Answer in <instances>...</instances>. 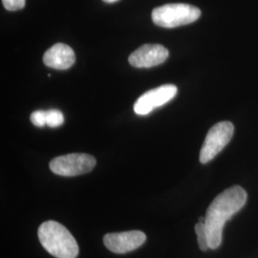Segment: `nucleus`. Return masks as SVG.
Here are the masks:
<instances>
[{
    "label": "nucleus",
    "mask_w": 258,
    "mask_h": 258,
    "mask_svg": "<svg viewBox=\"0 0 258 258\" xmlns=\"http://www.w3.org/2000/svg\"><path fill=\"white\" fill-rule=\"evenodd\" d=\"M246 202L247 192L239 185L231 186L215 197L205 216L210 249L220 247L222 232L226 222L239 212Z\"/></svg>",
    "instance_id": "obj_1"
},
{
    "label": "nucleus",
    "mask_w": 258,
    "mask_h": 258,
    "mask_svg": "<svg viewBox=\"0 0 258 258\" xmlns=\"http://www.w3.org/2000/svg\"><path fill=\"white\" fill-rule=\"evenodd\" d=\"M38 239L42 247L55 258H76L79 254V246L64 226L49 220L38 228Z\"/></svg>",
    "instance_id": "obj_2"
},
{
    "label": "nucleus",
    "mask_w": 258,
    "mask_h": 258,
    "mask_svg": "<svg viewBox=\"0 0 258 258\" xmlns=\"http://www.w3.org/2000/svg\"><path fill=\"white\" fill-rule=\"evenodd\" d=\"M199 8L184 3H171L152 11L151 18L157 26L175 28L190 24L200 18Z\"/></svg>",
    "instance_id": "obj_3"
},
{
    "label": "nucleus",
    "mask_w": 258,
    "mask_h": 258,
    "mask_svg": "<svg viewBox=\"0 0 258 258\" xmlns=\"http://www.w3.org/2000/svg\"><path fill=\"white\" fill-rule=\"evenodd\" d=\"M234 126L231 121H220L213 125L207 134L200 152V162H211L231 142Z\"/></svg>",
    "instance_id": "obj_4"
},
{
    "label": "nucleus",
    "mask_w": 258,
    "mask_h": 258,
    "mask_svg": "<svg viewBox=\"0 0 258 258\" xmlns=\"http://www.w3.org/2000/svg\"><path fill=\"white\" fill-rule=\"evenodd\" d=\"M96 159L85 153H72L55 157L50 162V169L57 175L72 177L88 173L96 166Z\"/></svg>",
    "instance_id": "obj_5"
},
{
    "label": "nucleus",
    "mask_w": 258,
    "mask_h": 258,
    "mask_svg": "<svg viewBox=\"0 0 258 258\" xmlns=\"http://www.w3.org/2000/svg\"><path fill=\"white\" fill-rule=\"evenodd\" d=\"M177 87L173 84H165L143 94L134 104L137 115H148L157 107L171 101L177 94Z\"/></svg>",
    "instance_id": "obj_6"
},
{
    "label": "nucleus",
    "mask_w": 258,
    "mask_h": 258,
    "mask_svg": "<svg viewBox=\"0 0 258 258\" xmlns=\"http://www.w3.org/2000/svg\"><path fill=\"white\" fill-rule=\"evenodd\" d=\"M147 240V235L141 231L107 233L103 243L107 249L115 253H126L140 248Z\"/></svg>",
    "instance_id": "obj_7"
},
{
    "label": "nucleus",
    "mask_w": 258,
    "mask_h": 258,
    "mask_svg": "<svg viewBox=\"0 0 258 258\" xmlns=\"http://www.w3.org/2000/svg\"><path fill=\"white\" fill-rule=\"evenodd\" d=\"M168 57V51L161 44H145L129 55L130 64L136 68H150L162 64Z\"/></svg>",
    "instance_id": "obj_8"
},
{
    "label": "nucleus",
    "mask_w": 258,
    "mask_h": 258,
    "mask_svg": "<svg viewBox=\"0 0 258 258\" xmlns=\"http://www.w3.org/2000/svg\"><path fill=\"white\" fill-rule=\"evenodd\" d=\"M76 55L71 47L64 43H56L49 48L43 55L44 64L57 70H66L74 64Z\"/></svg>",
    "instance_id": "obj_9"
},
{
    "label": "nucleus",
    "mask_w": 258,
    "mask_h": 258,
    "mask_svg": "<svg viewBox=\"0 0 258 258\" xmlns=\"http://www.w3.org/2000/svg\"><path fill=\"white\" fill-rule=\"evenodd\" d=\"M194 229H195V232L197 235L199 248L203 251H207L208 249H210V245H209V237H208V232H207L205 222H198L195 225Z\"/></svg>",
    "instance_id": "obj_10"
},
{
    "label": "nucleus",
    "mask_w": 258,
    "mask_h": 258,
    "mask_svg": "<svg viewBox=\"0 0 258 258\" xmlns=\"http://www.w3.org/2000/svg\"><path fill=\"white\" fill-rule=\"evenodd\" d=\"M64 122V116L61 111L51 109L46 111V125L50 127L60 126Z\"/></svg>",
    "instance_id": "obj_11"
},
{
    "label": "nucleus",
    "mask_w": 258,
    "mask_h": 258,
    "mask_svg": "<svg viewBox=\"0 0 258 258\" xmlns=\"http://www.w3.org/2000/svg\"><path fill=\"white\" fill-rule=\"evenodd\" d=\"M31 121L37 127H43L46 125V111L37 110L31 114Z\"/></svg>",
    "instance_id": "obj_12"
},
{
    "label": "nucleus",
    "mask_w": 258,
    "mask_h": 258,
    "mask_svg": "<svg viewBox=\"0 0 258 258\" xmlns=\"http://www.w3.org/2000/svg\"><path fill=\"white\" fill-rule=\"evenodd\" d=\"M5 9L8 11H19L25 7V0H2Z\"/></svg>",
    "instance_id": "obj_13"
},
{
    "label": "nucleus",
    "mask_w": 258,
    "mask_h": 258,
    "mask_svg": "<svg viewBox=\"0 0 258 258\" xmlns=\"http://www.w3.org/2000/svg\"><path fill=\"white\" fill-rule=\"evenodd\" d=\"M103 1L106 2V3H114V2H117L119 0H103Z\"/></svg>",
    "instance_id": "obj_14"
}]
</instances>
